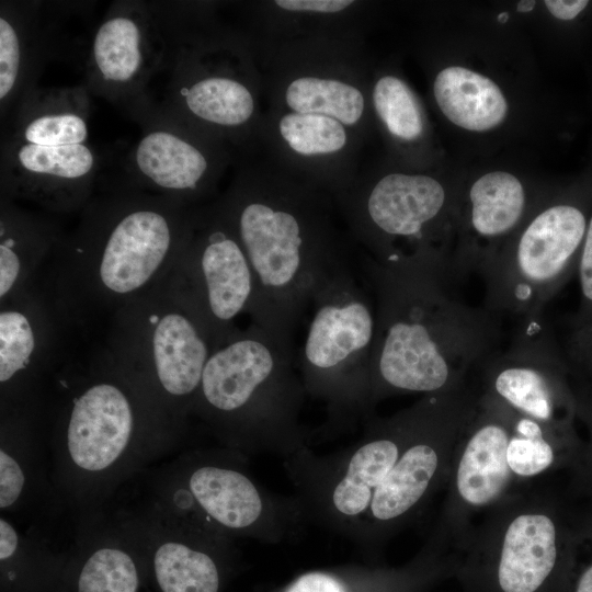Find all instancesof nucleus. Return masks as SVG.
Wrapping results in <instances>:
<instances>
[{
    "instance_id": "obj_30",
    "label": "nucleus",
    "mask_w": 592,
    "mask_h": 592,
    "mask_svg": "<svg viewBox=\"0 0 592 592\" xmlns=\"http://www.w3.org/2000/svg\"><path fill=\"white\" fill-rule=\"evenodd\" d=\"M576 443L574 429L551 426L513 410L509 468L522 486L531 487L570 459Z\"/></svg>"
},
{
    "instance_id": "obj_14",
    "label": "nucleus",
    "mask_w": 592,
    "mask_h": 592,
    "mask_svg": "<svg viewBox=\"0 0 592 592\" xmlns=\"http://www.w3.org/2000/svg\"><path fill=\"white\" fill-rule=\"evenodd\" d=\"M589 218L578 204L546 206L482 267L485 308L519 320L545 305L576 274Z\"/></svg>"
},
{
    "instance_id": "obj_22",
    "label": "nucleus",
    "mask_w": 592,
    "mask_h": 592,
    "mask_svg": "<svg viewBox=\"0 0 592 592\" xmlns=\"http://www.w3.org/2000/svg\"><path fill=\"white\" fill-rule=\"evenodd\" d=\"M126 525L149 545L155 578L162 592H218L220 574L215 554L232 538L156 503L145 519Z\"/></svg>"
},
{
    "instance_id": "obj_36",
    "label": "nucleus",
    "mask_w": 592,
    "mask_h": 592,
    "mask_svg": "<svg viewBox=\"0 0 592 592\" xmlns=\"http://www.w3.org/2000/svg\"><path fill=\"white\" fill-rule=\"evenodd\" d=\"M274 7L288 14L337 15L351 9L350 0H277Z\"/></svg>"
},
{
    "instance_id": "obj_20",
    "label": "nucleus",
    "mask_w": 592,
    "mask_h": 592,
    "mask_svg": "<svg viewBox=\"0 0 592 592\" xmlns=\"http://www.w3.org/2000/svg\"><path fill=\"white\" fill-rule=\"evenodd\" d=\"M166 50V33L151 1H114L86 48L84 84L91 94L127 110L148 98Z\"/></svg>"
},
{
    "instance_id": "obj_23",
    "label": "nucleus",
    "mask_w": 592,
    "mask_h": 592,
    "mask_svg": "<svg viewBox=\"0 0 592 592\" xmlns=\"http://www.w3.org/2000/svg\"><path fill=\"white\" fill-rule=\"evenodd\" d=\"M65 4L38 0L0 2V118L11 119L37 86L58 48Z\"/></svg>"
},
{
    "instance_id": "obj_41",
    "label": "nucleus",
    "mask_w": 592,
    "mask_h": 592,
    "mask_svg": "<svg viewBox=\"0 0 592 592\" xmlns=\"http://www.w3.org/2000/svg\"><path fill=\"white\" fill-rule=\"evenodd\" d=\"M535 7V1H520L517 3L519 12H528Z\"/></svg>"
},
{
    "instance_id": "obj_5",
    "label": "nucleus",
    "mask_w": 592,
    "mask_h": 592,
    "mask_svg": "<svg viewBox=\"0 0 592 592\" xmlns=\"http://www.w3.org/2000/svg\"><path fill=\"white\" fill-rule=\"evenodd\" d=\"M294 341L252 323L209 355L192 415L225 446L283 459L308 447Z\"/></svg>"
},
{
    "instance_id": "obj_26",
    "label": "nucleus",
    "mask_w": 592,
    "mask_h": 592,
    "mask_svg": "<svg viewBox=\"0 0 592 592\" xmlns=\"http://www.w3.org/2000/svg\"><path fill=\"white\" fill-rule=\"evenodd\" d=\"M90 91L75 87L37 86L20 103L4 126L2 138L39 146L87 144Z\"/></svg>"
},
{
    "instance_id": "obj_2",
    "label": "nucleus",
    "mask_w": 592,
    "mask_h": 592,
    "mask_svg": "<svg viewBox=\"0 0 592 592\" xmlns=\"http://www.w3.org/2000/svg\"><path fill=\"white\" fill-rule=\"evenodd\" d=\"M357 263L376 303L368 401L456 390L493 353L499 318L466 305L435 273L412 265H382L365 254Z\"/></svg>"
},
{
    "instance_id": "obj_6",
    "label": "nucleus",
    "mask_w": 592,
    "mask_h": 592,
    "mask_svg": "<svg viewBox=\"0 0 592 592\" xmlns=\"http://www.w3.org/2000/svg\"><path fill=\"white\" fill-rule=\"evenodd\" d=\"M200 5L159 1L167 50V110L226 145H243L258 130L259 83L247 42L209 23ZM157 75V76H158Z\"/></svg>"
},
{
    "instance_id": "obj_8",
    "label": "nucleus",
    "mask_w": 592,
    "mask_h": 592,
    "mask_svg": "<svg viewBox=\"0 0 592 592\" xmlns=\"http://www.w3.org/2000/svg\"><path fill=\"white\" fill-rule=\"evenodd\" d=\"M307 317L296 352L307 395L325 403L327 430L364 422L375 414L368 388L376 303L357 259L317 295Z\"/></svg>"
},
{
    "instance_id": "obj_42",
    "label": "nucleus",
    "mask_w": 592,
    "mask_h": 592,
    "mask_svg": "<svg viewBox=\"0 0 592 592\" xmlns=\"http://www.w3.org/2000/svg\"><path fill=\"white\" fill-rule=\"evenodd\" d=\"M506 19H508V15H506L505 13H502V14L499 16V21H501V22H504Z\"/></svg>"
},
{
    "instance_id": "obj_12",
    "label": "nucleus",
    "mask_w": 592,
    "mask_h": 592,
    "mask_svg": "<svg viewBox=\"0 0 592 592\" xmlns=\"http://www.w3.org/2000/svg\"><path fill=\"white\" fill-rule=\"evenodd\" d=\"M333 202L363 254L382 265H413L447 285V255L435 240L448 196L435 178L391 172L366 186L350 184Z\"/></svg>"
},
{
    "instance_id": "obj_32",
    "label": "nucleus",
    "mask_w": 592,
    "mask_h": 592,
    "mask_svg": "<svg viewBox=\"0 0 592 592\" xmlns=\"http://www.w3.org/2000/svg\"><path fill=\"white\" fill-rule=\"evenodd\" d=\"M274 133L278 145L303 162H323L348 153L356 134L340 121L318 115L277 111Z\"/></svg>"
},
{
    "instance_id": "obj_25",
    "label": "nucleus",
    "mask_w": 592,
    "mask_h": 592,
    "mask_svg": "<svg viewBox=\"0 0 592 592\" xmlns=\"http://www.w3.org/2000/svg\"><path fill=\"white\" fill-rule=\"evenodd\" d=\"M65 238L48 215L0 198V300L32 285Z\"/></svg>"
},
{
    "instance_id": "obj_18",
    "label": "nucleus",
    "mask_w": 592,
    "mask_h": 592,
    "mask_svg": "<svg viewBox=\"0 0 592 592\" xmlns=\"http://www.w3.org/2000/svg\"><path fill=\"white\" fill-rule=\"evenodd\" d=\"M169 277L191 299L216 346L239 328L240 315L250 314L254 274L216 200L196 207L189 242Z\"/></svg>"
},
{
    "instance_id": "obj_16",
    "label": "nucleus",
    "mask_w": 592,
    "mask_h": 592,
    "mask_svg": "<svg viewBox=\"0 0 592 592\" xmlns=\"http://www.w3.org/2000/svg\"><path fill=\"white\" fill-rule=\"evenodd\" d=\"M512 421V409L478 391L453 452L434 531L458 550L489 511L528 488L515 479L508 465Z\"/></svg>"
},
{
    "instance_id": "obj_39",
    "label": "nucleus",
    "mask_w": 592,
    "mask_h": 592,
    "mask_svg": "<svg viewBox=\"0 0 592 592\" xmlns=\"http://www.w3.org/2000/svg\"><path fill=\"white\" fill-rule=\"evenodd\" d=\"M571 592H592V561L584 565L576 574Z\"/></svg>"
},
{
    "instance_id": "obj_21",
    "label": "nucleus",
    "mask_w": 592,
    "mask_h": 592,
    "mask_svg": "<svg viewBox=\"0 0 592 592\" xmlns=\"http://www.w3.org/2000/svg\"><path fill=\"white\" fill-rule=\"evenodd\" d=\"M102 157L88 144L39 146L1 141L0 198L47 213L82 210L93 197Z\"/></svg>"
},
{
    "instance_id": "obj_3",
    "label": "nucleus",
    "mask_w": 592,
    "mask_h": 592,
    "mask_svg": "<svg viewBox=\"0 0 592 592\" xmlns=\"http://www.w3.org/2000/svg\"><path fill=\"white\" fill-rule=\"evenodd\" d=\"M196 207L122 179L93 196L47 265L75 321L92 308L115 312L169 277L189 242Z\"/></svg>"
},
{
    "instance_id": "obj_4",
    "label": "nucleus",
    "mask_w": 592,
    "mask_h": 592,
    "mask_svg": "<svg viewBox=\"0 0 592 592\" xmlns=\"http://www.w3.org/2000/svg\"><path fill=\"white\" fill-rule=\"evenodd\" d=\"M56 378L52 447L56 492L90 505L179 433L104 348Z\"/></svg>"
},
{
    "instance_id": "obj_19",
    "label": "nucleus",
    "mask_w": 592,
    "mask_h": 592,
    "mask_svg": "<svg viewBox=\"0 0 592 592\" xmlns=\"http://www.w3.org/2000/svg\"><path fill=\"white\" fill-rule=\"evenodd\" d=\"M71 323L72 317L41 275L0 300L1 412L39 403L43 379L64 358L62 335Z\"/></svg>"
},
{
    "instance_id": "obj_10",
    "label": "nucleus",
    "mask_w": 592,
    "mask_h": 592,
    "mask_svg": "<svg viewBox=\"0 0 592 592\" xmlns=\"http://www.w3.org/2000/svg\"><path fill=\"white\" fill-rule=\"evenodd\" d=\"M421 400L395 414L366 419L360 439L317 455L305 447L284 459L307 521L354 542L373 496L405 448L420 415Z\"/></svg>"
},
{
    "instance_id": "obj_37",
    "label": "nucleus",
    "mask_w": 592,
    "mask_h": 592,
    "mask_svg": "<svg viewBox=\"0 0 592 592\" xmlns=\"http://www.w3.org/2000/svg\"><path fill=\"white\" fill-rule=\"evenodd\" d=\"M286 592H348L334 576L326 572H309L294 581Z\"/></svg>"
},
{
    "instance_id": "obj_9",
    "label": "nucleus",
    "mask_w": 592,
    "mask_h": 592,
    "mask_svg": "<svg viewBox=\"0 0 592 592\" xmlns=\"http://www.w3.org/2000/svg\"><path fill=\"white\" fill-rule=\"evenodd\" d=\"M156 504L230 538L266 544L294 538L307 522L295 497L269 491L249 471L246 455L228 447L183 457L160 487Z\"/></svg>"
},
{
    "instance_id": "obj_35",
    "label": "nucleus",
    "mask_w": 592,
    "mask_h": 592,
    "mask_svg": "<svg viewBox=\"0 0 592 592\" xmlns=\"http://www.w3.org/2000/svg\"><path fill=\"white\" fill-rule=\"evenodd\" d=\"M562 350L574 376L592 375V323L571 327Z\"/></svg>"
},
{
    "instance_id": "obj_29",
    "label": "nucleus",
    "mask_w": 592,
    "mask_h": 592,
    "mask_svg": "<svg viewBox=\"0 0 592 592\" xmlns=\"http://www.w3.org/2000/svg\"><path fill=\"white\" fill-rule=\"evenodd\" d=\"M278 111L318 114L358 129L367 110L364 91L356 81L328 71L287 77L278 92Z\"/></svg>"
},
{
    "instance_id": "obj_38",
    "label": "nucleus",
    "mask_w": 592,
    "mask_h": 592,
    "mask_svg": "<svg viewBox=\"0 0 592 592\" xmlns=\"http://www.w3.org/2000/svg\"><path fill=\"white\" fill-rule=\"evenodd\" d=\"M548 11L555 18L563 21L574 19L589 3L587 0H546Z\"/></svg>"
},
{
    "instance_id": "obj_24",
    "label": "nucleus",
    "mask_w": 592,
    "mask_h": 592,
    "mask_svg": "<svg viewBox=\"0 0 592 592\" xmlns=\"http://www.w3.org/2000/svg\"><path fill=\"white\" fill-rule=\"evenodd\" d=\"M466 232L453 250L447 266V283L453 286L486 263L521 225L527 208L523 183L512 173L488 172L468 191Z\"/></svg>"
},
{
    "instance_id": "obj_33",
    "label": "nucleus",
    "mask_w": 592,
    "mask_h": 592,
    "mask_svg": "<svg viewBox=\"0 0 592 592\" xmlns=\"http://www.w3.org/2000/svg\"><path fill=\"white\" fill-rule=\"evenodd\" d=\"M372 104L377 117L396 139L412 143L424 130L419 103L409 86L399 77L384 75L372 89Z\"/></svg>"
},
{
    "instance_id": "obj_13",
    "label": "nucleus",
    "mask_w": 592,
    "mask_h": 592,
    "mask_svg": "<svg viewBox=\"0 0 592 592\" xmlns=\"http://www.w3.org/2000/svg\"><path fill=\"white\" fill-rule=\"evenodd\" d=\"M476 386L422 396L418 422L394 468L375 491L354 543L380 545L409 525L445 489L458 435L474 410Z\"/></svg>"
},
{
    "instance_id": "obj_31",
    "label": "nucleus",
    "mask_w": 592,
    "mask_h": 592,
    "mask_svg": "<svg viewBox=\"0 0 592 592\" xmlns=\"http://www.w3.org/2000/svg\"><path fill=\"white\" fill-rule=\"evenodd\" d=\"M87 556L77 580V592H137L138 569L125 524L86 533Z\"/></svg>"
},
{
    "instance_id": "obj_15",
    "label": "nucleus",
    "mask_w": 592,
    "mask_h": 592,
    "mask_svg": "<svg viewBox=\"0 0 592 592\" xmlns=\"http://www.w3.org/2000/svg\"><path fill=\"white\" fill-rule=\"evenodd\" d=\"M127 112L140 134L126 153L122 180L192 207L210 203L230 160L227 145L149 98Z\"/></svg>"
},
{
    "instance_id": "obj_28",
    "label": "nucleus",
    "mask_w": 592,
    "mask_h": 592,
    "mask_svg": "<svg viewBox=\"0 0 592 592\" xmlns=\"http://www.w3.org/2000/svg\"><path fill=\"white\" fill-rule=\"evenodd\" d=\"M434 99L453 124L473 132H486L500 125L508 102L498 84L474 70L449 66L433 82Z\"/></svg>"
},
{
    "instance_id": "obj_27",
    "label": "nucleus",
    "mask_w": 592,
    "mask_h": 592,
    "mask_svg": "<svg viewBox=\"0 0 592 592\" xmlns=\"http://www.w3.org/2000/svg\"><path fill=\"white\" fill-rule=\"evenodd\" d=\"M39 406L1 412L0 509L22 511L50 488L39 444Z\"/></svg>"
},
{
    "instance_id": "obj_40",
    "label": "nucleus",
    "mask_w": 592,
    "mask_h": 592,
    "mask_svg": "<svg viewBox=\"0 0 592 592\" xmlns=\"http://www.w3.org/2000/svg\"><path fill=\"white\" fill-rule=\"evenodd\" d=\"M577 396H578L577 417L585 420L592 431V395H587L583 391H577Z\"/></svg>"
},
{
    "instance_id": "obj_17",
    "label": "nucleus",
    "mask_w": 592,
    "mask_h": 592,
    "mask_svg": "<svg viewBox=\"0 0 592 592\" xmlns=\"http://www.w3.org/2000/svg\"><path fill=\"white\" fill-rule=\"evenodd\" d=\"M479 392L542 423L573 429L574 376L544 314L519 320L506 348H498L476 371Z\"/></svg>"
},
{
    "instance_id": "obj_34",
    "label": "nucleus",
    "mask_w": 592,
    "mask_h": 592,
    "mask_svg": "<svg viewBox=\"0 0 592 592\" xmlns=\"http://www.w3.org/2000/svg\"><path fill=\"white\" fill-rule=\"evenodd\" d=\"M576 274L579 281L580 305L571 327H582L592 323V215L589 217Z\"/></svg>"
},
{
    "instance_id": "obj_1",
    "label": "nucleus",
    "mask_w": 592,
    "mask_h": 592,
    "mask_svg": "<svg viewBox=\"0 0 592 592\" xmlns=\"http://www.w3.org/2000/svg\"><path fill=\"white\" fill-rule=\"evenodd\" d=\"M331 198L305 180L248 168L215 198L254 274L252 323L294 341L317 295L355 264Z\"/></svg>"
},
{
    "instance_id": "obj_7",
    "label": "nucleus",
    "mask_w": 592,
    "mask_h": 592,
    "mask_svg": "<svg viewBox=\"0 0 592 592\" xmlns=\"http://www.w3.org/2000/svg\"><path fill=\"white\" fill-rule=\"evenodd\" d=\"M106 343L114 361L180 432L216 346L191 299L167 277L113 314Z\"/></svg>"
},
{
    "instance_id": "obj_11",
    "label": "nucleus",
    "mask_w": 592,
    "mask_h": 592,
    "mask_svg": "<svg viewBox=\"0 0 592 592\" xmlns=\"http://www.w3.org/2000/svg\"><path fill=\"white\" fill-rule=\"evenodd\" d=\"M572 544L555 498L535 483L489 511L459 551L464 572L487 592H546Z\"/></svg>"
}]
</instances>
